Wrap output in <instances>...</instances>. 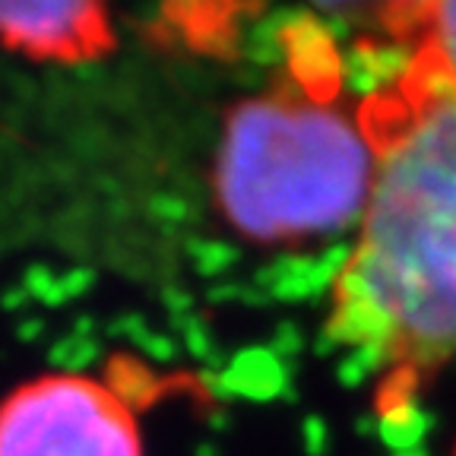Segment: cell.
Listing matches in <instances>:
<instances>
[{"label":"cell","instance_id":"6da1fadb","mask_svg":"<svg viewBox=\"0 0 456 456\" xmlns=\"http://www.w3.org/2000/svg\"><path fill=\"white\" fill-rule=\"evenodd\" d=\"M364 121L378 171L327 336L409 409L415 384L456 358V86L412 61Z\"/></svg>","mask_w":456,"mask_h":456},{"label":"cell","instance_id":"7a4b0ae2","mask_svg":"<svg viewBox=\"0 0 456 456\" xmlns=\"http://www.w3.org/2000/svg\"><path fill=\"white\" fill-rule=\"evenodd\" d=\"M374 171L378 146L368 121L301 89L232 108L213 187L238 235L260 244H305L362 222Z\"/></svg>","mask_w":456,"mask_h":456},{"label":"cell","instance_id":"3957f363","mask_svg":"<svg viewBox=\"0 0 456 456\" xmlns=\"http://www.w3.org/2000/svg\"><path fill=\"white\" fill-rule=\"evenodd\" d=\"M0 456H142L134 409L108 384L51 374L0 403Z\"/></svg>","mask_w":456,"mask_h":456},{"label":"cell","instance_id":"277c9868","mask_svg":"<svg viewBox=\"0 0 456 456\" xmlns=\"http://www.w3.org/2000/svg\"><path fill=\"white\" fill-rule=\"evenodd\" d=\"M0 38L38 57H86L108 45V13L89 0H0Z\"/></svg>","mask_w":456,"mask_h":456},{"label":"cell","instance_id":"5b68a950","mask_svg":"<svg viewBox=\"0 0 456 456\" xmlns=\"http://www.w3.org/2000/svg\"><path fill=\"white\" fill-rule=\"evenodd\" d=\"M279 32H282V54L301 89L333 99L342 77V61L333 48V32L327 22L314 20V16H298V20L279 26Z\"/></svg>","mask_w":456,"mask_h":456},{"label":"cell","instance_id":"8992f818","mask_svg":"<svg viewBox=\"0 0 456 456\" xmlns=\"http://www.w3.org/2000/svg\"><path fill=\"white\" fill-rule=\"evenodd\" d=\"M403 13L409 16V32L419 38L415 61L456 86V0L403 7Z\"/></svg>","mask_w":456,"mask_h":456},{"label":"cell","instance_id":"52a82bcc","mask_svg":"<svg viewBox=\"0 0 456 456\" xmlns=\"http://www.w3.org/2000/svg\"><path fill=\"white\" fill-rule=\"evenodd\" d=\"M219 380L225 387L228 399H273L282 390V362L273 349H248L232 364H225Z\"/></svg>","mask_w":456,"mask_h":456},{"label":"cell","instance_id":"ba28073f","mask_svg":"<svg viewBox=\"0 0 456 456\" xmlns=\"http://www.w3.org/2000/svg\"><path fill=\"white\" fill-rule=\"evenodd\" d=\"M99 358V346L93 339H86L83 333H73L67 336L64 342H57L54 346V364L61 368V374H79L83 378V370Z\"/></svg>","mask_w":456,"mask_h":456},{"label":"cell","instance_id":"9c48e42d","mask_svg":"<svg viewBox=\"0 0 456 456\" xmlns=\"http://www.w3.org/2000/svg\"><path fill=\"white\" fill-rule=\"evenodd\" d=\"M193 260H197V270L203 273V276H219V273H225L228 264L235 260V250L219 241H203V244H197Z\"/></svg>","mask_w":456,"mask_h":456},{"label":"cell","instance_id":"30bf717a","mask_svg":"<svg viewBox=\"0 0 456 456\" xmlns=\"http://www.w3.org/2000/svg\"><path fill=\"white\" fill-rule=\"evenodd\" d=\"M38 333H42V323H38V321H32L28 327H26V323L20 327V336H22V339H36Z\"/></svg>","mask_w":456,"mask_h":456}]
</instances>
